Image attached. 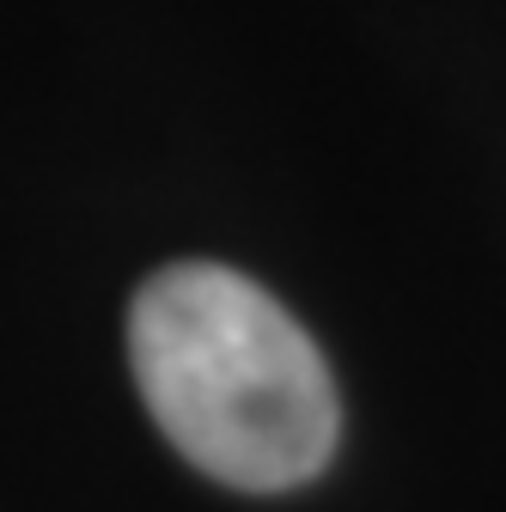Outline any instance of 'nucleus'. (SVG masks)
<instances>
[{"instance_id": "f257e3e1", "label": "nucleus", "mask_w": 506, "mask_h": 512, "mask_svg": "<svg viewBox=\"0 0 506 512\" xmlns=\"http://www.w3.org/2000/svg\"><path fill=\"white\" fill-rule=\"evenodd\" d=\"M129 360L165 439L214 482L281 494L336 452L342 403L318 342L220 263L159 269L135 293Z\"/></svg>"}]
</instances>
